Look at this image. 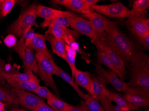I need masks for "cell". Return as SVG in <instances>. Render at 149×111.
I'll list each match as a JSON object with an SVG mask.
<instances>
[{
	"label": "cell",
	"instance_id": "1",
	"mask_svg": "<svg viewBox=\"0 0 149 111\" xmlns=\"http://www.w3.org/2000/svg\"><path fill=\"white\" fill-rule=\"evenodd\" d=\"M117 53L125 64L129 63L134 55L141 50L133 41L123 33L115 22L109 21L104 35L98 40Z\"/></svg>",
	"mask_w": 149,
	"mask_h": 111
},
{
	"label": "cell",
	"instance_id": "2",
	"mask_svg": "<svg viewBox=\"0 0 149 111\" xmlns=\"http://www.w3.org/2000/svg\"><path fill=\"white\" fill-rule=\"evenodd\" d=\"M130 71V87L140 88L149 92V58L141 51L134 55L129 63L125 64Z\"/></svg>",
	"mask_w": 149,
	"mask_h": 111
},
{
	"label": "cell",
	"instance_id": "3",
	"mask_svg": "<svg viewBox=\"0 0 149 111\" xmlns=\"http://www.w3.org/2000/svg\"><path fill=\"white\" fill-rule=\"evenodd\" d=\"M37 6L36 4H33L22 12L15 21L9 27L8 32L16 37L21 38L30 28L36 25L38 16Z\"/></svg>",
	"mask_w": 149,
	"mask_h": 111
},
{
	"label": "cell",
	"instance_id": "4",
	"mask_svg": "<svg viewBox=\"0 0 149 111\" xmlns=\"http://www.w3.org/2000/svg\"><path fill=\"white\" fill-rule=\"evenodd\" d=\"M36 58L38 65V74L40 78L47 86L50 87L59 96V91L53 78L54 68L51 60L44 55L36 53Z\"/></svg>",
	"mask_w": 149,
	"mask_h": 111
},
{
	"label": "cell",
	"instance_id": "5",
	"mask_svg": "<svg viewBox=\"0 0 149 111\" xmlns=\"http://www.w3.org/2000/svg\"><path fill=\"white\" fill-rule=\"evenodd\" d=\"M92 10L101 14L112 18H125L130 17V10L120 2L109 5H96Z\"/></svg>",
	"mask_w": 149,
	"mask_h": 111
},
{
	"label": "cell",
	"instance_id": "6",
	"mask_svg": "<svg viewBox=\"0 0 149 111\" xmlns=\"http://www.w3.org/2000/svg\"><path fill=\"white\" fill-rule=\"evenodd\" d=\"M69 19L72 29L78 33L88 37L93 43L98 41L101 37L95 30L89 21L78 16L69 17Z\"/></svg>",
	"mask_w": 149,
	"mask_h": 111
},
{
	"label": "cell",
	"instance_id": "7",
	"mask_svg": "<svg viewBox=\"0 0 149 111\" xmlns=\"http://www.w3.org/2000/svg\"><path fill=\"white\" fill-rule=\"evenodd\" d=\"M91 77L93 81V97L100 102V105L105 111H113V105L106 94V82L99 76H93Z\"/></svg>",
	"mask_w": 149,
	"mask_h": 111
},
{
	"label": "cell",
	"instance_id": "8",
	"mask_svg": "<svg viewBox=\"0 0 149 111\" xmlns=\"http://www.w3.org/2000/svg\"><path fill=\"white\" fill-rule=\"evenodd\" d=\"M96 72L98 76L106 82L113 86L119 92H125L129 88L128 83L121 80L116 73L109 69H104L100 64H95Z\"/></svg>",
	"mask_w": 149,
	"mask_h": 111
},
{
	"label": "cell",
	"instance_id": "9",
	"mask_svg": "<svg viewBox=\"0 0 149 111\" xmlns=\"http://www.w3.org/2000/svg\"><path fill=\"white\" fill-rule=\"evenodd\" d=\"M124 96L128 101L137 109L149 107V92L140 88L130 86Z\"/></svg>",
	"mask_w": 149,
	"mask_h": 111
},
{
	"label": "cell",
	"instance_id": "10",
	"mask_svg": "<svg viewBox=\"0 0 149 111\" xmlns=\"http://www.w3.org/2000/svg\"><path fill=\"white\" fill-rule=\"evenodd\" d=\"M11 90L17 97L19 105L32 111H34L41 103L45 102L38 96L25 90L15 88Z\"/></svg>",
	"mask_w": 149,
	"mask_h": 111
},
{
	"label": "cell",
	"instance_id": "11",
	"mask_svg": "<svg viewBox=\"0 0 149 111\" xmlns=\"http://www.w3.org/2000/svg\"><path fill=\"white\" fill-rule=\"evenodd\" d=\"M97 50L104 52L112 62L115 67L123 75L124 77H126L127 71L125 68V65L124 61L118 55L112 50L110 48L98 41L94 42Z\"/></svg>",
	"mask_w": 149,
	"mask_h": 111
},
{
	"label": "cell",
	"instance_id": "12",
	"mask_svg": "<svg viewBox=\"0 0 149 111\" xmlns=\"http://www.w3.org/2000/svg\"><path fill=\"white\" fill-rule=\"evenodd\" d=\"M36 11L37 16L47 20L59 17H70L78 16L73 12L59 10L41 5H37Z\"/></svg>",
	"mask_w": 149,
	"mask_h": 111
},
{
	"label": "cell",
	"instance_id": "13",
	"mask_svg": "<svg viewBox=\"0 0 149 111\" xmlns=\"http://www.w3.org/2000/svg\"><path fill=\"white\" fill-rule=\"evenodd\" d=\"M83 17L89 19L93 28L101 37L105 34V30L110 20L107 19L105 17L99 13L93 11L87 14L82 15Z\"/></svg>",
	"mask_w": 149,
	"mask_h": 111
},
{
	"label": "cell",
	"instance_id": "14",
	"mask_svg": "<svg viewBox=\"0 0 149 111\" xmlns=\"http://www.w3.org/2000/svg\"><path fill=\"white\" fill-rule=\"evenodd\" d=\"M51 61L53 65L54 68V75H56L60 77V78L63 79L65 81H66L67 83H68L74 89L81 99L82 100H86L88 98V94H85L81 91V89L79 88V87L76 84L74 80L73 77L69 75L68 73H67L66 72L64 71L63 69H62L61 68L59 67L57 65L56 63L55 62V61L53 59H52L51 60Z\"/></svg>",
	"mask_w": 149,
	"mask_h": 111
},
{
	"label": "cell",
	"instance_id": "15",
	"mask_svg": "<svg viewBox=\"0 0 149 111\" xmlns=\"http://www.w3.org/2000/svg\"><path fill=\"white\" fill-rule=\"evenodd\" d=\"M4 76L6 81L13 88L22 89L35 93L40 86V81L37 77L36 79L28 81L18 82L11 78L8 73L5 72Z\"/></svg>",
	"mask_w": 149,
	"mask_h": 111
},
{
	"label": "cell",
	"instance_id": "16",
	"mask_svg": "<svg viewBox=\"0 0 149 111\" xmlns=\"http://www.w3.org/2000/svg\"><path fill=\"white\" fill-rule=\"evenodd\" d=\"M73 78L77 85L84 88L88 94L93 97V81L89 72L80 70L77 68Z\"/></svg>",
	"mask_w": 149,
	"mask_h": 111
},
{
	"label": "cell",
	"instance_id": "17",
	"mask_svg": "<svg viewBox=\"0 0 149 111\" xmlns=\"http://www.w3.org/2000/svg\"><path fill=\"white\" fill-rule=\"evenodd\" d=\"M26 48H30L31 50H35L37 53L44 55L50 60L53 59L51 53L46 45V36L45 35L36 33V35Z\"/></svg>",
	"mask_w": 149,
	"mask_h": 111
},
{
	"label": "cell",
	"instance_id": "18",
	"mask_svg": "<svg viewBox=\"0 0 149 111\" xmlns=\"http://www.w3.org/2000/svg\"><path fill=\"white\" fill-rule=\"evenodd\" d=\"M48 30L45 32V35L51 34L58 39H64L67 35H72L76 38L79 37V34L76 31L64 27L59 24L54 23L49 25Z\"/></svg>",
	"mask_w": 149,
	"mask_h": 111
},
{
	"label": "cell",
	"instance_id": "19",
	"mask_svg": "<svg viewBox=\"0 0 149 111\" xmlns=\"http://www.w3.org/2000/svg\"><path fill=\"white\" fill-rule=\"evenodd\" d=\"M106 94L110 101H113L123 111H131L138 110L136 108L130 103L125 98L124 95L110 91L106 89Z\"/></svg>",
	"mask_w": 149,
	"mask_h": 111
},
{
	"label": "cell",
	"instance_id": "20",
	"mask_svg": "<svg viewBox=\"0 0 149 111\" xmlns=\"http://www.w3.org/2000/svg\"><path fill=\"white\" fill-rule=\"evenodd\" d=\"M143 17H144L132 16L129 17L127 21V24L134 36H143L149 33V30L143 21Z\"/></svg>",
	"mask_w": 149,
	"mask_h": 111
},
{
	"label": "cell",
	"instance_id": "21",
	"mask_svg": "<svg viewBox=\"0 0 149 111\" xmlns=\"http://www.w3.org/2000/svg\"><path fill=\"white\" fill-rule=\"evenodd\" d=\"M45 35L46 40L51 44L53 52L66 61V47L64 40L58 39L51 34Z\"/></svg>",
	"mask_w": 149,
	"mask_h": 111
},
{
	"label": "cell",
	"instance_id": "22",
	"mask_svg": "<svg viewBox=\"0 0 149 111\" xmlns=\"http://www.w3.org/2000/svg\"><path fill=\"white\" fill-rule=\"evenodd\" d=\"M22 61L26 71H31L36 73H38V65L36 55L33 54L32 50L30 48H26L25 54Z\"/></svg>",
	"mask_w": 149,
	"mask_h": 111
},
{
	"label": "cell",
	"instance_id": "23",
	"mask_svg": "<svg viewBox=\"0 0 149 111\" xmlns=\"http://www.w3.org/2000/svg\"><path fill=\"white\" fill-rule=\"evenodd\" d=\"M53 4L60 5L72 10L73 11L84 14V0H53Z\"/></svg>",
	"mask_w": 149,
	"mask_h": 111
},
{
	"label": "cell",
	"instance_id": "24",
	"mask_svg": "<svg viewBox=\"0 0 149 111\" xmlns=\"http://www.w3.org/2000/svg\"><path fill=\"white\" fill-rule=\"evenodd\" d=\"M0 101L6 106H17L19 105L18 98L12 90L2 86H0Z\"/></svg>",
	"mask_w": 149,
	"mask_h": 111
},
{
	"label": "cell",
	"instance_id": "25",
	"mask_svg": "<svg viewBox=\"0 0 149 111\" xmlns=\"http://www.w3.org/2000/svg\"><path fill=\"white\" fill-rule=\"evenodd\" d=\"M149 7V0H135L133 1L132 8L130 10L131 16L146 17L147 9Z\"/></svg>",
	"mask_w": 149,
	"mask_h": 111
},
{
	"label": "cell",
	"instance_id": "26",
	"mask_svg": "<svg viewBox=\"0 0 149 111\" xmlns=\"http://www.w3.org/2000/svg\"><path fill=\"white\" fill-rule=\"evenodd\" d=\"M76 39L77 38L73 36L67 35L64 37L63 40L66 44L71 47L74 50L76 51L77 53H79L81 56L82 58L85 61L86 63L88 64L91 62L90 55L84 51L80 48L79 44L76 41Z\"/></svg>",
	"mask_w": 149,
	"mask_h": 111
},
{
	"label": "cell",
	"instance_id": "27",
	"mask_svg": "<svg viewBox=\"0 0 149 111\" xmlns=\"http://www.w3.org/2000/svg\"><path fill=\"white\" fill-rule=\"evenodd\" d=\"M97 62L98 64H102V65H105L109 68V70L114 72L115 73H116L118 77L120 78L121 80L124 81L125 77L123 75L116 69L114 66L113 65L109 57L107 56V55L102 51H97Z\"/></svg>",
	"mask_w": 149,
	"mask_h": 111
},
{
	"label": "cell",
	"instance_id": "28",
	"mask_svg": "<svg viewBox=\"0 0 149 111\" xmlns=\"http://www.w3.org/2000/svg\"><path fill=\"white\" fill-rule=\"evenodd\" d=\"M80 107L85 111H105L99 102L89 94L85 101L81 102Z\"/></svg>",
	"mask_w": 149,
	"mask_h": 111
},
{
	"label": "cell",
	"instance_id": "29",
	"mask_svg": "<svg viewBox=\"0 0 149 111\" xmlns=\"http://www.w3.org/2000/svg\"><path fill=\"white\" fill-rule=\"evenodd\" d=\"M47 101L48 105L55 111H67L73 106L60 100L57 97Z\"/></svg>",
	"mask_w": 149,
	"mask_h": 111
},
{
	"label": "cell",
	"instance_id": "30",
	"mask_svg": "<svg viewBox=\"0 0 149 111\" xmlns=\"http://www.w3.org/2000/svg\"><path fill=\"white\" fill-rule=\"evenodd\" d=\"M66 51V62H68L72 71V77H74L76 71V59L77 52L71 47L65 43Z\"/></svg>",
	"mask_w": 149,
	"mask_h": 111
},
{
	"label": "cell",
	"instance_id": "31",
	"mask_svg": "<svg viewBox=\"0 0 149 111\" xmlns=\"http://www.w3.org/2000/svg\"><path fill=\"white\" fill-rule=\"evenodd\" d=\"M17 1L16 0H0V16L5 17L7 15Z\"/></svg>",
	"mask_w": 149,
	"mask_h": 111
},
{
	"label": "cell",
	"instance_id": "32",
	"mask_svg": "<svg viewBox=\"0 0 149 111\" xmlns=\"http://www.w3.org/2000/svg\"><path fill=\"white\" fill-rule=\"evenodd\" d=\"M54 23L59 24L64 27L68 28L70 26L69 17H59L51 20H44L41 24V27L46 28L49 26V25Z\"/></svg>",
	"mask_w": 149,
	"mask_h": 111
},
{
	"label": "cell",
	"instance_id": "33",
	"mask_svg": "<svg viewBox=\"0 0 149 111\" xmlns=\"http://www.w3.org/2000/svg\"><path fill=\"white\" fill-rule=\"evenodd\" d=\"M9 77L15 81L18 82L28 81L36 79L37 77L35 76L31 71H27L23 73H15L9 74Z\"/></svg>",
	"mask_w": 149,
	"mask_h": 111
},
{
	"label": "cell",
	"instance_id": "34",
	"mask_svg": "<svg viewBox=\"0 0 149 111\" xmlns=\"http://www.w3.org/2000/svg\"><path fill=\"white\" fill-rule=\"evenodd\" d=\"M29 35V30L24 35L20 38V40L15 47L16 52L19 55V57L22 59L23 58L26 51V42L27 38Z\"/></svg>",
	"mask_w": 149,
	"mask_h": 111
},
{
	"label": "cell",
	"instance_id": "35",
	"mask_svg": "<svg viewBox=\"0 0 149 111\" xmlns=\"http://www.w3.org/2000/svg\"><path fill=\"white\" fill-rule=\"evenodd\" d=\"M35 93L40 98H44L47 101L57 97L52 93L47 87L45 86H40Z\"/></svg>",
	"mask_w": 149,
	"mask_h": 111
},
{
	"label": "cell",
	"instance_id": "36",
	"mask_svg": "<svg viewBox=\"0 0 149 111\" xmlns=\"http://www.w3.org/2000/svg\"><path fill=\"white\" fill-rule=\"evenodd\" d=\"M98 1V0H84V9L83 15L87 14L93 12V11L92 10V7L97 5Z\"/></svg>",
	"mask_w": 149,
	"mask_h": 111
},
{
	"label": "cell",
	"instance_id": "37",
	"mask_svg": "<svg viewBox=\"0 0 149 111\" xmlns=\"http://www.w3.org/2000/svg\"><path fill=\"white\" fill-rule=\"evenodd\" d=\"M4 43L8 48L15 47L17 44V37L13 34H9L4 39Z\"/></svg>",
	"mask_w": 149,
	"mask_h": 111
},
{
	"label": "cell",
	"instance_id": "38",
	"mask_svg": "<svg viewBox=\"0 0 149 111\" xmlns=\"http://www.w3.org/2000/svg\"><path fill=\"white\" fill-rule=\"evenodd\" d=\"M140 44L146 50L149 49V33L143 36H135Z\"/></svg>",
	"mask_w": 149,
	"mask_h": 111
},
{
	"label": "cell",
	"instance_id": "39",
	"mask_svg": "<svg viewBox=\"0 0 149 111\" xmlns=\"http://www.w3.org/2000/svg\"><path fill=\"white\" fill-rule=\"evenodd\" d=\"M55 111L45 102L41 103L34 111Z\"/></svg>",
	"mask_w": 149,
	"mask_h": 111
},
{
	"label": "cell",
	"instance_id": "40",
	"mask_svg": "<svg viewBox=\"0 0 149 111\" xmlns=\"http://www.w3.org/2000/svg\"><path fill=\"white\" fill-rule=\"evenodd\" d=\"M4 73L5 72L0 65V86L4 85L6 83V81L4 76Z\"/></svg>",
	"mask_w": 149,
	"mask_h": 111
},
{
	"label": "cell",
	"instance_id": "41",
	"mask_svg": "<svg viewBox=\"0 0 149 111\" xmlns=\"http://www.w3.org/2000/svg\"><path fill=\"white\" fill-rule=\"evenodd\" d=\"M67 111H85L80 106H72L70 109Z\"/></svg>",
	"mask_w": 149,
	"mask_h": 111
},
{
	"label": "cell",
	"instance_id": "42",
	"mask_svg": "<svg viewBox=\"0 0 149 111\" xmlns=\"http://www.w3.org/2000/svg\"><path fill=\"white\" fill-rule=\"evenodd\" d=\"M143 21L147 29L149 30V20L146 17H143Z\"/></svg>",
	"mask_w": 149,
	"mask_h": 111
},
{
	"label": "cell",
	"instance_id": "43",
	"mask_svg": "<svg viewBox=\"0 0 149 111\" xmlns=\"http://www.w3.org/2000/svg\"><path fill=\"white\" fill-rule=\"evenodd\" d=\"M5 106H6V105L4 103H3L0 101V109L5 110Z\"/></svg>",
	"mask_w": 149,
	"mask_h": 111
},
{
	"label": "cell",
	"instance_id": "44",
	"mask_svg": "<svg viewBox=\"0 0 149 111\" xmlns=\"http://www.w3.org/2000/svg\"><path fill=\"white\" fill-rule=\"evenodd\" d=\"M10 111H27L26 110H23V109H18V108H14V109H11Z\"/></svg>",
	"mask_w": 149,
	"mask_h": 111
},
{
	"label": "cell",
	"instance_id": "45",
	"mask_svg": "<svg viewBox=\"0 0 149 111\" xmlns=\"http://www.w3.org/2000/svg\"><path fill=\"white\" fill-rule=\"evenodd\" d=\"M0 111H6V110H3V109H0Z\"/></svg>",
	"mask_w": 149,
	"mask_h": 111
},
{
	"label": "cell",
	"instance_id": "46",
	"mask_svg": "<svg viewBox=\"0 0 149 111\" xmlns=\"http://www.w3.org/2000/svg\"><path fill=\"white\" fill-rule=\"evenodd\" d=\"M146 111H149V109H147V110H146Z\"/></svg>",
	"mask_w": 149,
	"mask_h": 111
}]
</instances>
